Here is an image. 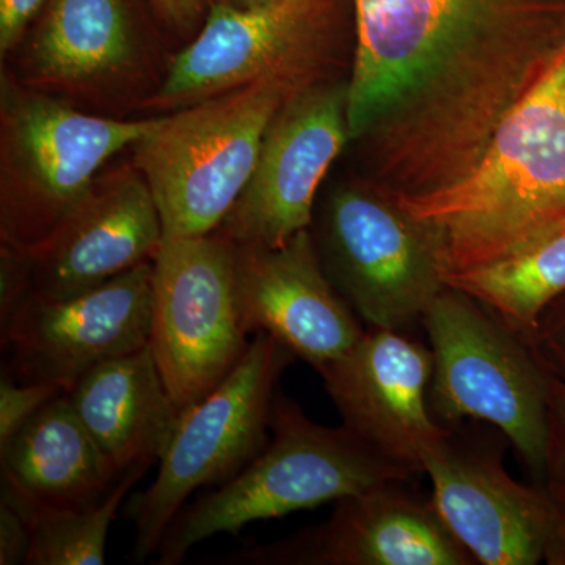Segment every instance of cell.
<instances>
[{"mask_svg":"<svg viewBox=\"0 0 565 565\" xmlns=\"http://www.w3.org/2000/svg\"><path fill=\"white\" fill-rule=\"evenodd\" d=\"M355 66L345 92L352 137L403 109L452 52L486 41L537 51L565 44V0H353Z\"/></svg>","mask_w":565,"mask_h":565,"instance_id":"obj_2","label":"cell"},{"mask_svg":"<svg viewBox=\"0 0 565 565\" xmlns=\"http://www.w3.org/2000/svg\"><path fill=\"white\" fill-rule=\"evenodd\" d=\"M150 467H134L98 503L62 511L21 512L31 525L28 565H102L107 537L126 494Z\"/></svg>","mask_w":565,"mask_h":565,"instance_id":"obj_22","label":"cell"},{"mask_svg":"<svg viewBox=\"0 0 565 565\" xmlns=\"http://www.w3.org/2000/svg\"><path fill=\"white\" fill-rule=\"evenodd\" d=\"M282 96L281 77H264L162 117L137 141V163L158 204L163 239L221 228L252 180Z\"/></svg>","mask_w":565,"mask_h":565,"instance_id":"obj_4","label":"cell"},{"mask_svg":"<svg viewBox=\"0 0 565 565\" xmlns=\"http://www.w3.org/2000/svg\"><path fill=\"white\" fill-rule=\"evenodd\" d=\"M396 203L429 233L441 278L565 217V46L504 111L473 167Z\"/></svg>","mask_w":565,"mask_h":565,"instance_id":"obj_1","label":"cell"},{"mask_svg":"<svg viewBox=\"0 0 565 565\" xmlns=\"http://www.w3.org/2000/svg\"><path fill=\"white\" fill-rule=\"evenodd\" d=\"M152 259L61 299H24L2 315L11 377L66 392L104 362L150 344Z\"/></svg>","mask_w":565,"mask_h":565,"instance_id":"obj_9","label":"cell"},{"mask_svg":"<svg viewBox=\"0 0 565 565\" xmlns=\"http://www.w3.org/2000/svg\"><path fill=\"white\" fill-rule=\"evenodd\" d=\"M161 118L107 120L46 96H25L14 104L11 151L28 181L24 199L7 214V241L14 250H32L46 243L88 199L103 163L136 147Z\"/></svg>","mask_w":565,"mask_h":565,"instance_id":"obj_10","label":"cell"},{"mask_svg":"<svg viewBox=\"0 0 565 565\" xmlns=\"http://www.w3.org/2000/svg\"><path fill=\"white\" fill-rule=\"evenodd\" d=\"M152 264L150 348L184 412L221 384L250 345L236 252L221 233L163 239Z\"/></svg>","mask_w":565,"mask_h":565,"instance_id":"obj_7","label":"cell"},{"mask_svg":"<svg viewBox=\"0 0 565 565\" xmlns=\"http://www.w3.org/2000/svg\"><path fill=\"white\" fill-rule=\"evenodd\" d=\"M2 498L21 512L87 508L120 478L66 393L0 446Z\"/></svg>","mask_w":565,"mask_h":565,"instance_id":"obj_18","label":"cell"},{"mask_svg":"<svg viewBox=\"0 0 565 565\" xmlns=\"http://www.w3.org/2000/svg\"><path fill=\"white\" fill-rule=\"evenodd\" d=\"M433 373L430 348L403 330L366 327L319 375L344 427L386 459L423 473L427 455L451 433L430 407Z\"/></svg>","mask_w":565,"mask_h":565,"instance_id":"obj_13","label":"cell"},{"mask_svg":"<svg viewBox=\"0 0 565 565\" xmlns=\"http://www.w3.org/2000/svg\"><path fill=\"white\" fill-rule=\"evenodd\" d=\"M552 565H565V519H564L563 534H561L559 545H557V550L555 553V557H553Z\"/></svg>","mask_w":565,"mask_h":565,"instance_id":"obj_30","label":"cell"},{"mask_svg":"<svg viewBox=\"0 0 565 565\" xmlns=\"http://www.w3.org/2000/svg\"><path fill=\"white\" fill-rule=\"evenodd\" d=\"M526 343L550 374L565 381V292L545 308Z\"/></svg>","mask_w":565,"mask_h":565,"instance_id":"obj_25","label":"cell"},{"mask_svg":"<svg viewBox=\"0 0 565 565\" xmlns=\"http://www.w3.org/2000/svg\"><path fill=\"white\" fill-rule=\"evenodd\" d=\"M294 359L277 338L258 332L232 373L182 412L158 476L128 505L136 559L158 552L192 493L228 481L266 446L275 386Z\"/></svg>","mask_w":565,"mask_h":565,"instance_id":"obj_6","label":"cell"},{"mask_svg":"<svg viewBox=\"0 0 565 565\" xmlns=\"http://www.w3.org/2000/svg\"><path fill=\"white\" fill-rule=\"evenodd\" d=\"M31 525L9 501L0 503V564H28L31 552Z\"/></svg>","mask_w":565,"mask_h":565,"instance_id":"obj_26","label":"cell"},{"mask_svg":"<svg viewBox=\"0 0 565 565\" xmlns=\"http://www.w3.org/2000/svg\"><path fill=\"white\" fill-rule=\"evenodd\" d=\"M434 508L476 564H552L565 512L541 486L505 471L501 457L449 433L423 465Z\"/></svg>","mask_w":565,"mask_h":565,"instance_id":"obj_12","label":"cell"},{"mask_svg":"<svg viewBox=\"0 0 565 565\" xmlns=\"http://www.w3.org/2000/svg\"><path fill=\"white\" fill-rule=\"evenodd\" d=\"M50 0H0V51L6 54L20 43L29 24Z\"/></svg>","mask_w":565,"mask_h":565,"instance_id":"obj_27","label":"cell"},{"mask_svg":"<svg viewBox=\"0 0 565 565\" xmlns=\"http://www.w3.org/2000/svg\"><path fill=\"white\" fill-rule=\"evenodd\" d=\"M322 244L327 275L366 327L404 332L445 288L429 233L396 200L356 189L334 193Z\"/></svg>","mask_w":565,"mask_h":565,"instance_id":"obj_8","label":"cell"},{"mask_svg":"<svg viewBox=\"0 0 565 565\" xmlns=\"http://www.w3.org/2000/svg\"><path fill=\"white\" fill-rule=\"evenodd\" d=\"M444 282L473 297L512 332L530 340L545 308L565 292V217L497 258L445 275Z\"/></svg>","mask_w":565,"mask_h":565,"instance_id":"obj_21","label":"cell"},{"mask_svg":"<svg viewBox=\"0 0 565 565\" xmlns=\"http://www.w3.org/2000/svg\"><path fill=\"white\" fill-rule=\"evenodd\" d=\"M234 252L250 333L273 334L319 374L359 343L366 327L334 288L308 230L278 248L234 245Z\"/></svg>","mask_w":565,"mask_h":565,"instance_id":"obj_16","label":"cell"},{"mask_svg":"<svg viewBox=\"0 0 565 565\" xmlns=\"http://www.w3.org/2000/svg\"><path fill=\"white\" fill-rule=\"evenodd\" d=\"M136 52L129 0H50L33 36L36 73L82 84L128 65Z\"/></svg>","mask_w":565,"mask_h":565,"instance_id":"obj_20","label":"cell"},{"mask_svg":"<svg viewBox=\"0 0 565 565\" xmlns=\"http://www.w3.org/2000/svg\"><path fill=\"white\" fill-rule=\"evenodd\" d=\"M151 3L167 24L188 29L202 17L207 0H151Z\"/></svg>","mask_w":565,"mask_h":565,"instance_id":"obj_28","label":"cell"},{"mask_svg":"<svg viewBox=\"0 0 565 565\" xmlns=\"http://www.w3.org/2000/svg\"><path fill=\"white\" fill-rule=\"evenodd\" d=\"M433 352L430 407L445 427L492 424L533 475L544 478L550 373L531 345L484 305L446 286L422 316Z\"/></svg>","mask_w":565,"mask_h":565,"instance_id":"obj_5","label":"cell"},{"mask_svg":"<svg viewBox=\"0 0 565 565\" xmlns=\"http://www.w3.org/2000/svg\"><path fill=\"white\" fill-rule=\"evenodd\" d=\"M289 0H207V3H222V6L234 7V9H263V7L280 6Z\"/></svg>","mask_w":565,"mask_h":565,"instance_id":"obj_29","label":"cell"},{"mask_svg":"<svg viewBox=\"0 0 565 565\" xmlns=\"http://www.w3.org/2000/svg\"><path fill=\"white\" fill-rule=\"evenodd\" d=\"M273 438L243 470L180 514L158 548L159 565L180 564L193 546L253 522L337 503L414 471L386 459L348 427L315 423L302 408L275 396Z\"/></svg>","mask_w":565,"mask_h":565,"instance_id":"obj_3","label":"cell"},{"mask_svg":"<svg viewBox=\"0 0 565 565\" xmlns=\"http://www.w3.org/2000/svg\"><path fill=\"white\" fill-rule=\"evenodd\" d=\"M542 489L565 511V381L550 374L548 441Z\"/></svg>","mask_w":565,"mask_h":565,"instance_id":"obj_24","label":"cell"},{"mask_svg":"<svg viewBox=\"0 0 565 565\" xmlns=\"http://www.w3.org/2000/svg\"><path fill=\"white\" fill-rule=\"evenodd\" d=\"M63 393H66L65 388L46 382H18L9 375L3 377L0 382V446Z\"/></svg>","mask_w":565,"mask_h":565,"instance_id":"obj_23","label":"cell"},{"mask_svg":"<svg viewBox=\"0 0 565 565\" xmlns=\"http://www.w3.org/2000/svg\"><path fill=\"white\" fill-rule=\"evenodd\" d=\"M323 3L289 0L248 10L211 3L202 32L174 57L156 106H191L275 76L313 31Z\"/></svg>","mask_w":565,"mask_h":565,"instance_id":"obj_17","label":"cell"},{"mask_svg":"<svg viewBox=\"0 0 565 565\" xmlns=\"http://www.w3.org/2000/svg\"><path fill=\"white\" fill-rule=\"evenodd\" d=\"M163 230L147 180L126 174L102 188L46 243L3 258L0 313L24 299H61L96 288L152 259Z\"/></svg>","mask_w":565,"mask_h":565,"instance_id":"obj_11","label":"cell"},{"mask_svg":"<svg viewBox=\"0 0 565 565\" xmlns=\"http://www.w3.org/2000/svg\"><path fill=\"white\" fill-rule=\"evenodd\" d=\"M66 396L120 475L159 462L182 414L163 382L150 344L93 367Z\"/></svg>","mask_w":565,"mask_h":565,"instance_id":"obj_19","label":"cell"},{"mask_svg":"<svg viewBox=\"0 0 565 565\" xmlns=\"http://www.w3.org/2000/svg\"><path fill=\"white\" fill-rule=\"evenodd\" d=\"M349 136L345 92L310 93L278 110L221 234L239 247L278 248L308 230L319 185Z\"/></svg>","mask_w":565,"mask_h":565,"instance_id":"obj_14","label":"cell"},{"mask_svg":"<svg viewBox=\"0 0 565 565\" xmlns=\"http://www.w3.org/2000/svg\"><path fill=\"white\" fill-rule=\"evenodd\" d=\"M390 481L337 501L323 525L226 557L252 565H473L433 501Z\"/></svg>","mask_w":565,"mask_h":565,"instance_id":"obj_15","label":"cell"}]
</instances>
